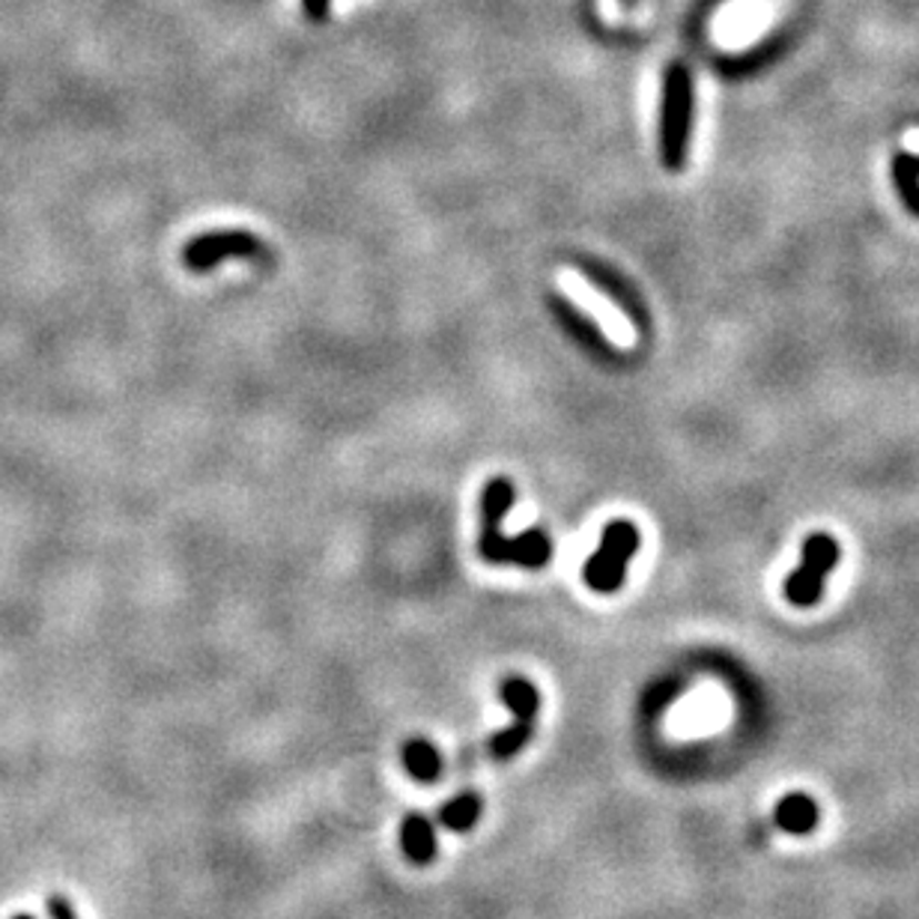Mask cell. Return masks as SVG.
Masks as SVG:
<instances>
[{
    "mask_svg": "<svg viewBox=\"0 0 919 919\" xmlns=\"http://www.w3.org/2000/svg\"><path fill=\"white\" fill-rule=\"evenodd\" d=\"M481 812H484V800L475 791H466V795L454 797L451 804L442 806L440 821L442 827H448L451 834H469L472 827L478 824Z\"/></svg>",
    "mask_w": 919,
    "mask_h": 919,
    "instance_id": "obj_11",
    "label": "cell"
},
{
    "mask_svg": "<svg viewBox=\"0 0 919 919\" xmlns=\"http://www.w3.org/2000/svg\"><path fill=\"white\" fill-rule=\"evenodd\" d=\"M401 848L403 854L410 857V862L415 866H427V862L436 860V830H433V821L422 812H410L401 824Z\"/></svg>",
    "mask_w": 919,
    "mask_h": 919,
    "instance_id": "obj_8",
    "label": "cell"
},
{
    "mask_svg": "<svg viewBox=\"0 0 919 919\" xmlns=\"http://www.w3.org/2000/svg\"><path fill=\"white\" fill-rule=\"evenodd\" d=\"M514 505V487L508 478H493L484 487V528H481L478 549L481 556L493 565H523V567H544L553 558V544L544 532H526L519 537H505L498 526L508 517Z\"/></svg>",
    "mask_w": 919,
    "mask_h": 919,
    "instance_id": "obj_1",
    "label": "cell"
},
{
    "mask_svg": "<svg viewBox=\"0 0 919 919\" xmlns=\"http://www.w3.org/2000/svg\"><path fill=\"white\" fill-rule=\"evenodd\" d=\"M689 120H693V78L684 63H669L663 75L660 105V153L669 171H680L689 147Z\"/></svg>",
    "mask_w": 919,
    "mask_h": 919,
    "instance_id": "obj_2",
    "label": "cell"
},
{
    "mask_svg": "<svg viewBox=\"0 0 919 919\" xmlns=\"http://www.w3.org/2000/svg\"><path fill=\"white\" fill-rule=\"evenodd\" d=\"M636 553H639V528H636V523H630V519H613L604 528L597 553L585 562L583 576L588 588L600 594L618 592Z\"/></svg>",
    "mask_w": 919,
    "mask_h": 919,
    "instance_id": "obj_3",
    "label": "cell"
},
{
    "mask_svg": "<svg viewBox=\"0 0 919 919\" xmlns=\"http://www.w3.org/2000/svg\"><path fill=\"white\" fill-rule=\"evenodd\" d=\"M498 699L505 701V708H511L514 714V726H508L505 731H498L496 738L489 740V753L498 761H508L526 747L532 735H535V723H537V710H541V696H537V687L526 678H505L502 687H498Z\"/></svg>",
    "mask_w": 919,
    "mask_h": 919,
    "instance_id": "obj_4",
    "label": "cell"
},
{
    "mask_svg": "<svg viewBox=\"0 0 919 919\" xmlns=\"http://www.w3.org/2000/svg\"><path fill=\"white\" fill-rule=\"evenodd\" d=\"M633 3H636V0H624V7H633Z\"/></svg>",
    "mask_w": 919,
    "mask_h": 919,
    "instance_id": "obj_16",
    "label": "cell"
},
{
    "mask_svg": "<svg viewBox=\"0 0 919 919\" xmlns=\"http://www.w3.org/2000/svg\"><path fill=\"white\" fill-rule=\"evenodd\" d=\"M46 908H49V917L51 919H78L75 908H72V905H69V901L63 899V896H51L49 905H46Z\"/></svg>",
    "mask_w": 919,
    "mask_h": 919,
    "instance_id": "obj_13",
    "label": "cell"
},
{
    "mask_svg": "<svg viewBox=\"0 0 919 919\" xmlns=\"http://www.w3.org/2000/svg\"><path fill=\"white\" fill-rule=\"evenodd\" d=\"M403 767L412 779L418 782H433L442 776V756L431 740L412 738L403 744Z\"/></svg>",
    "mask_w": 919,
    "mask_h": 919,
    "instance_id": "obj_10",
    "label": "cell"
},
{
    "mask_svg": "<svg viewBox=\"0 0 919 919\" xmlns=\"http://www.w3.org/2000/svg\"><path fill=\"white\" fill-rule=\"evenodd\" d=\"M254 254H263L257 236L242 233V230H219V233H206V236L189 242L182 260L189 269L206 272L224 257H254Z\"/></svg>",
    "mask_w": 919,
    "mask_h": 919,
    "instance_id": "obj_7",
    "label": "cell"
},
{
    "mask_svg": "<svg viewBox=\"0 0 919 919\" xmlns=\"http://www.w3.org/2000/svg\"><path fill=\"white\" fill-rule=\"evenodd\" d=\"M839 565V544L834 537L809 535L804 544V556H800V567L786 579V600L797 609H809L821 600L824 583L827 574Z\"/></svg>",
    "mask_w": 919,
    "mask_h": 919,
    "instance_id": "obj_5",
    "label": "cell"
},
{
    "mask_svg": "<svg viewBox=\"0 0 919 919\" xmlns=\"http://www.w3.org/2000/svg\"><path fill=\"white\" fill-rule=\"evenodd\" d=\"M892 180L899 189L901 201L910 212L919 215V159L910 153H901L892 159Z\"/></svg>",
    "mask_w": 919,
    "mask_h": 919,
    "instance_id": "obj_12",
    "label": "cell"
},
{
    "mask_svg": "<svg viewBox=\"0 0 919 919\" xmlns=\"http://www.w3.org/2000/svg\"><path fill=\"white\" fill-rule=\"evenodd\" d=\"M12 919H33V917H28V913H19V917H12Z\"/></svg>",
    "mask_w": 919,
    "mask_h": 919,
    "instance_id": "obj_15",
    "label": "cell"
},
{
    "mask_svg": "<svg viewBox=\"0 0 919 919\" xmlns=\"http://www.w3.org/2000/svg\"><path fill=\"white\" fill-rule=\"evenodd\" d=\"M776 824L786 830V834L806 836L812 834L818 827V818H821V809L815 804L809 795H788L779 800L776 806Z\"/></svg>",
    "mask_w": 919,
    "mask_h": 919,
    "instance_id": "obj_9",
    "label": "cell"
},
{
    "mask_svg": "<svg viewBox=\"0 0 919 919\" xmlns=\"http://www.w3.org/2000/svg\"><path fill=\"white\" fill-rule=\"evenodd\" d=\"M562 287H565V293L574 299L576 305L583 307V311H588V316H592L597 326L604 329L609 341H615L618 346L636 344V329H633L630 320H627L600 290H594L583 275L565 272V275H562Z\"/></svg>",
    "mask_w": 919,
    "mask_h": 919,
    "instance_id": "obj_6",
    "label": "cell"
},
{
    "mask_svg": "<svg viewBox=\"0 0 919 919\" xmlns=\"http://www.w3.org/2000/svg\"><path fill=\"white\" fill-rule=\"evenodd\" d=\"M329 3H332V0H302V7H305V16H307V19H314V21L326 19Z\"/></svg>",
    "mask_w": 919,
    "mask_h": 919,
    "instance_id": "obj_14",
    "label": "cell"
}]
</instances>
